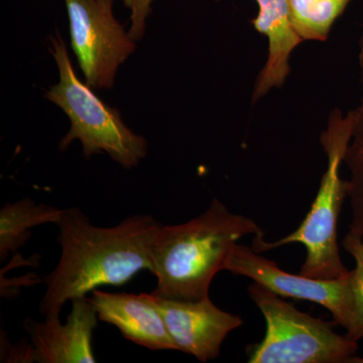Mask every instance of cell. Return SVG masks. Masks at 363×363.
<instances>
[{
  "label": "cell",
  "instance_id": "3",
  "mask_svg": "<svg viewBox=\"0 0 363 363\" xmlns=\"http://www.w3.org/2000/svg\"><path fill=\"white\" fill-rule=\"evenodd\" d=\"M354 113L345 117L334 111L329 117L328 128L321 142L328 157V167L311 210L297 230L274 242H267L262 236H255L252 250L264 252L272 248L300 242L307 248V257L300 274L313 279H336L350 271L341 260L337 243L339 214L348 196V181L340 178V166L352 135Z\"/></svg>",
  "mask_w": 363,
  "mask_h": 363
},
{
  "label": "cell",
  "instance_id": "8",
  "mask_svg": "<svg viewBox=\"0 0 363 363\" xmlns=\"http://www.w3.org/2000/svg\"><path fill=\"white\" fill-rule=\"evenodd\" d=\"M145 295L161 313L178 351L193 355L201 362L216 359L227 335L243 323L240 316L217 307L209 296L186 302L152 293Z\"/></svg>",
  "mask_w": 363,
  "mask_h": 363
},
{
  "label": "cell",
  "instance_id": "10",
  "mask_svg": "<svg viewBox=\"0 0 363 363\" xmlns=\"http://www.w3.org/2000/svg\"><path fill=\"white\" fill-rule=\"evenodd\" d=\"M99 321L113 325L123 337L152 351L177 350L161 313L145 293H91Z\"/></svg>",
  "mask_w": 363,
  "mask_h": 363
},
{
  "label": "cell",
  "instance_id": "11",
  "mask_svg": "<svg viewBox=\"0 0 363 363\" xmlns=\"http://www.w3.org/2000/svg\"><path fill=\"white\" fill-rule=\"evenodd\" d=\"M255 1L259 4V13L252 25L269 40V56L257 78L253 101L264 96L272 88L281 87L285 83L291 72V54L303 42L291 20L289 0Z\"/></svg>",
  "mask_w": 363,
  "mask_h": 363
},
{
  "label": "cell",
  "instance_id": "2",
  "mask_svg": "<svg viewBox=\"0 0 363 363\" xmlns=\"http://www.w3.org/2000/svg\"><path fill=\"white\" fill-rule=\"evenodd\" d=\"M250 234L264 235L257 222L233 213L217 198L192 220L162 224L150 247V272L157 279L152 294L186 302L208 297L212 279L223 271L231 250Z\"/></svg>",
  "mask_w": 363,
  "mask_h": 363
},
{
  "label": "cell",
  "instance_id": "13",
  "mask_svg": "<svg viewBox=\"0 0 363 363\" xmlns=\"http://www.w3.org/2000/svg\"><path fill=\"white\" fill-rule=\"evenodd\" d=\"M352 0H289L291 20L303 40L324 42Z\"/></svg>",
  "mask_w": 363,
  "mask_h": 363
},
{
  "label": "cell",
  "instance_id": "6",
  "mask_svg": "<svg viewBox=\"0 0 363 363\" xmlns=\"http://www.w3.org/2000/svg\"><path fill=\"white\" fill-rule=\"evenodd\" d=\"M112 1L65 0L72 50L92 88H111L119 66L135 51V40L116 20Z\"/></svg>",
  "mask_w": 363,
  "mask_h": 363
},
{
  "label": "cell",
  "instance_id": "15",
  "mask_svg": "<svg viewBox=\"0 0 363 363\" xmlns=\"http://www.w3.org/2000/svg\"><path fill=\"white\" fill-rule=\"evenodd\" d=\"M342 245L346 252H350L357 262V267L351 271L354 325L352 331L347 336L352 340L357 341L363 338V238L350 230L346 234Z\"/></svg>",
  "mask_w": 363,
  "mask_h": 363
},
{
  "label": "cell",
  "instance_id": "17",
  "mask_svg": "<svg viewBox=\"0 0 363 363\" xmlns=\"http://www.w3.org/2000/svg\"><path fill=\"white\" fill-rule=\"evenodd\" d=\"M1 334V362H35L32 343L28 341L11 345Z\"/></svg>",
  "mask_w": 363,
  "mask_h": 363
},
{
  "label": "cell",
  "instance_id": "12",
  "mask_svg": "<svg viewBox=\"0 0 363 363\" xmlns=\"http://www.w3.org/2000/svg\"><path fill=\"white\" fill-rule=\"evenodd\" d=\"M63 210L28 197L4 204L0 210V262H6L9 255L18 252L32 238L33 227L57 225Z\"/></svg>",
  "mask_w": 363,
  "mask_h": 363
},
{
  "label": "cell",
  "instance_id": "16",
  "mask_svg": "<svg viewBox=\"0 0 363 363\" xmlns=\"http://www.w3.org/2000/svg\"><path fill=\"white\" fill-rule=\"evenodd\" d=\"M154 0H123L124 6L130 11V28L128 33L133 40L142 39L147 18L150 16Z\"/></svg>",
  "mask_w": 363,
  "mask_h": 363
},
{
  "label": "cell",
  "instance_id": "1",
  "mask_svg": "<svg viewBox=\"0 0 363 363\" xmlns=\"http://www.w3.org/2000/svg\"><path fill=\"white\" fill-rule=\"evenodd\" d=\"M57 226L61 257L43 279L45 318L61 317L66 303L99 286H123L138 272H150V247L162 223L152 215L135 214L116 226H96L80 208L70 207Z\"/></svg>",
  "mask_w": 363,
  "mask_h": 363
},
{
  "label": "cell",
  "instance_id": "5",
  "mask_svg": "<svg viewBox=\"0 0 363 363\" xmlns=\"http://www.w3.org/2000/svg\"><path fill=\"white\" fill-rule=\"evenodd\" d=\"M247 292L267 322L266 337L253 348L250 363L363 362L357 341L339 335L328 322L298 311L259 284Z\"/></svg>",
  "mask_w": 363,
  "mask_h": 363
},
{
  "label": "cell",
  "instance_id": "4",
  "mask_svg": "<svg viewBox=\"0 0 363 363\" xmlns=\"http://www.w3.org/2000/svg\"><path fill=\"white\" fill-rule=\"evenodd\" d=\"M51 45L59 81L45 97L65 112L71 123L60 142V150H66L79 140L86 159L105 152L124 169L138 167L147 157V140L130 130L119 111L105 104L92 87L79 79L62 37L51 38Z\"/></svg>",
  "mask_w": 363,
  "mask_h": 363
},
{
  "label": "cell",
  "instance_id": "14",
  "mask_svg": "<svg viewBox=\"0 0 363 363\" xmlns=\"http://www.w3.org/2000/svg\"><path fill=\"white\" fill-rule=\"evenodd\" d=\"M359 61L362 67L363 89V39ZM352 135L345 152L343 162L350 169L351 179L348 181V197L350 198L352 221L350 231L363 238V92L362 104L355 111Z\"/></svg>",
  "mask_w": 363,
  "mask_h": 363
},
{
  "label": "cell",
  "instance_id": "9",
  "mask_svg": "<svg viewBox=\"0 0 363 363\" xmlns=\"http://www.w3.org/2000/svg\"><path fill=\"white\" fill-rule=\"evenodd\" d=\"M72 311L65 323L60 318H45L35 321L26 318L23 329L30 337L35 362L95 363L93 335L98 314L90 298L80 297L71 301Z\"/></svg>",
  "mask_w": 363,
  "mask_h": 363
},
{
  "label": "cell",
  "instance_id": "7",
  "mask_svg": "<svg viewBox=\"0 0 363 363\" xmlns=\"http://www.w3.org/2000/svg\"><path fill=\"white\" fill-rule=\"evenodd\" d=\"M223 271L247 277L277 295L323 306L333 315L336 323L346 329V335L352 331L354 303L351 271L347 276L336 279H313L301 274H289L279 267L276 262L238 242L227 257Z\"/></svg>",
  "mask_w": 363,
  "mask_h": 363
}]
</instances>
